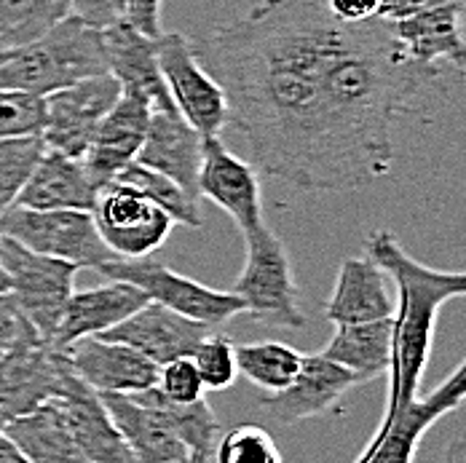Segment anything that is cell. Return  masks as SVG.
Wrapping results in <instances>:
<instances>
[{
    "label": "cell",
    "mask_w": 466,
    "mask_h": 463,
    "mask_svg": "<svg viewBox=\"0 0 466 463\" xmlns=\"http://www.w3.org/2000/svg\"><path fill=\"white\" fill-rule=\"evenodd\" d=\"M19 322H22V317H19L16 311L0 319V359H3L5 351L11 348V343H14L16 332H19Z\"/></svg>",
    "instance_id": "60d3db41"
},
{
    "label": "cell",
    "mask_w": 466,
    "mask_h": 463,
    "mask_svg": "<svg viewBox=\"0 0 466 463\" xmlns=\"http://www.w3.org/2000/svg\"><path fill=\"white\" fill-rule=\"evenodd\" d=\"M153 388L161 397H167L169 402H177V405L204 399V383H201L198 370H196L190 357H180V359H172V362L161 365L158 367V380H156Z\"/></svg>",
    "instance_id": "d590c367"
},
{
    "label": "cell",
    "mask_w": 466,
    "mask_h": 463,
    "mask_svg": "<svg viewBox=\"0 0 466 463\" xmlns=\"http://www.w3.org/2000/svg\"><path fill=\"white\" fill-rule=\"evenodd\" d=\"M161 11H164V0H127L124 22L147 38H158L164 33Z\"/></svg>",
    "instance_id": "74e56055"
},
{
    "label": "cell",
    "mask_w": 466,
    "mask_h": 463,
    "mask_svg": "<svg viewBox=\"0 0 466 463\" xmlns=\"http://www.w3.org/2000/svg\"><path fill=\"white\" fill-rule=\"evenodd\" d=\"M124 5L127 0H70V16L94 30H107L124 22Z\"/></svg>",
    "instance_id": "8d00e7d4"
},
{
    "label": "cell",
    "mask_w": 466,
    "mask_h": 463,
    "mask_svg": "<svg viewBox=\"0 0 466 463\" xmlns=\"http://www.w3.org/2000/svg\"><path fill=\"white\" fill-rule=\"evenodd\" d=\"M303 354L292 346L279 340H263V343H244L236 346V367L252 386H258L266 394L284 391L300 370Z\"/></svg>",
    "instance_id": "83f0119b"
},
{
    "label": "cell",
    "mask_w": 466,
    "mask_h": 463,
    "mask_svg": "<svg viewBox=\"0 0 466 463\" xmlns=\"http://www.w3.org/2000/svg\"><path fill=\"white\" fill-rule=\"evenodd\" d=\"M466 397V365L459 362L453 372L426 397H419L391 423L375 428L365 450L354 463H413L423 434L445 416L456 413Z\"/></svg>",
    "instance_id": "7c38bea8"
},
{
    "label": "cell",
    "mask_w": 466,
    "mask_h": 463,
    "mask_svg": "<svg viewBox=\"0 0 466 463\" xmlns=\"http://www.w3.org/2000/svg\"><path fill=\"white\" fill-rule=\"evenodd\" d=\"M44 121H46L44 96L0 89V142L41 137Z\"/></svg>",
    "instance_id": "836d02e7"
},
{
    "label": "cell",
    "mask_w": 466,
    "mask_h": 463,
    "mask_svg": "<svg viewBox=\"0 0 466 463\" xmlns=\"http://www.w3.org/2000/svg\"><path fill=\"white\" fill-rule=\"evenodd\" d=\"M73 372L96 394H140L156 386L158 365L129 346L84 337L65 348Z\"/></svg>",
    "instance_id": "e0dca14e"
},
{
    "label": "cell",
    "mask_w": 466,
    "mask_h": 463,
    "mask_svg": "<svg viewBox=\"0 0 466 463\" xmlns=\"http://www.w3.org/2000/svg\"><path fill=\"white\" fill-rule=\"evenodd\" d=\"M137 463H186L187 448L145 394H99Z\"/></svg>",
    "instance_id": "7402d4cb"
},
{
    "label": "cell",
    "mask_w": 466,
    "mask_h": 463,
    "mask_svg": "<svg viewBox=\"0 0 466 463\" xmlns=\"http://www.w3.org/2000/svg\"><path fill=\"white\" fill-rule=\"evenodd\" d=\"M156 59L175 110L201 139H215L231 124L228 99L220 84L198 62L193 44L183 33H161L156 38Z\"/></svg>",
    "instance_id": "52a82bcc"
},
{
    "label": "cell",
    "mask_w": 466,
    "mask_h": 463,
    "mask_svg": "<svg viewBox=\"0 0 466 463\" xmlns=\"http://www.w3.org/2000/svg\"><path fill=\"white\" fill-rule=\"evenodd\" d=\"M394 317L391 278L370 257H349L340 263L335 289L325 303V319L335 327L368 325Z\"/></svg>",
    "instance_id": "603a6c76"
},
{
    "label": "cell",
    "mask_w": 466,
    "mask_h": 463,
    "mask_svg": "<svg viewBox=\"0 0 466 463\" xmlns=\"http://www.w3.org/2000/svg\"><path fill=\"white\" fill-rule=\"evenodd\" d=\"M0 292H8V277H5L3 268H0Z\"/></svg>",
    "instance_id": "f6af8a7d"
},
{
    "label": "cell",
    "mask_w": 466,
    "mask_h": 463,
    "mask_svg": "<svg viewBox=\"0 0 466 463\" xmlns=\"http://www.w3.org/2000/svg\"><path fill=\"white\" fill-rule=\"evenodd\" d=\"M99 274L110 281H127L137 287L150 303H158L190 322L204 327L226 325L228 319L244 314V303L233 295L231 289H212L198 284L196 278H187L150 257L145 260H110Z\"/></svg>",
    "instance_id": "9c48e42d"
},
{
    "label": "cell",
    "mask_w": 466,
    "mask_h": 463,
    "mask_svg": "<svg viewBox=\"0 0 466 463\" xmlns=\"http://www.w3.org/2000/svg\"><path fill=\"white\" fill-rule=\"evenodd\" d=\"M209 329L212 327L190 322L158 303H147L140 311H135L129 319H124L121 325L113 327L110 332H105L99 337L110 340V343L129 346L161 367L172 359L190 357L196 351V346L209 335Z\"/></svg>",
    "instance_id": "ac0fdd59"
},
{
    "label": "cell",
    "mask_w": 466,
    "mask_h": 463,
    "mask_svg": "<svg viewBox=\"0 0 466 463\" xmlns=\"http://www.w3.org/2000/svg\"><path fill=\"white\" fill-rule=\"evenodd\" d=\"M65 418L76 445L89 463H137L132 448L116 428L102 397L92 391L76 372L65 375V383L54 399Z\"/></svg>",
    "instance_id": "2e32d148"
},
{
    "label": "cell",
    "mask_w": 466,
    "mask_h": 463,
    "mask_svg": "<svg viewBox=\"0 0 466 463\" xmlns=\"http://www.w3.org/2000/svg\"><path fill=\"white\" fill-rule=\"evenodd\" d=\"M201 153H204V139L187 126L175 107L150 113V124L137 153V164L177 183L193 201H198L196 183L201 169Z\"/></svg>",
    "instance_id": "44dd1931"
},
{
    "label": "cell",
    "mask_w": 466,
    "mask_h": 463,
    "mask_svg": "<svg viewBox=\"0 0 466 463\" xmlns=\"http://www.w3.org/2000/svg\"><path fill=\"white\" fill-rule=\"evenodd\" d=\"M215 463H281L274 437L255 423H241L215 442Z\"/></svg>",
    "instance_id": "d6a6232c"
},
{
    "label": "cell",
    "mask_w": 466,
    "mask_h": 463,
    "mask_svg": "<svg viewBox=\"0 0 466 463\" xmlns=\"http://www.w3.org/2000/svg\"><path fill=\"white\" fill-rule=\"evenodd\" d=\"M92 217L105 247L121 260L150 257L175 228L164 209L121 183H110L96 193Z\"/></svg>",
    "instance_id": "30bf717a"
},
{
    "label": "cell",
    "mask_w": 466,
    "mask_h": 463,
    "mask_svg": "<svg viewBox=\"0 0 466 463\" xmlns=\"http://www.w3.org/2000/svg\"><path fill=\"white\" fill-rule=\"evenodd\" d=\"M46 145L41 137L5 139L0 142V215L14 206L16 196L41 161Z\"/></svg>",
    "instance_id": "1f68e13d"
},
{
    "label": "cell",
    "mask_w": 466,
    "mask_h": 463,
    "mask_svg": "<svg viewBox=\"0 0 466 463\" xmlns=\"http://www.w3.org/2000/svg\"><path fill=\"white\" fill-rule=\"evenodd\" d=\"M378 3L380 0H327V8L340 25H365L378 19Z\"/></svg>",
    "instance_id": "f35d334b"
},
{
    "label": "cell",
    "mask_w": 466,
    "mask_h": 463,
    "mask_svg": "<svg viewBox=\"0 0 466 463\" xmlns=\"http://www.w3.org/2000/svg\"><path fill=\"white\" fill-rule=\"evenodd\" d=\"M0 463H27V458L19 453V448L5 437V431L0 428Z\"/></svg>",
    "instance_id": "b9f144b4"
},
{
    "label": "cell",
    "mask_w": 466,
    "mask_h": 463,
    "mask_svg": "<svg viewBox=\"0 0 466 463\" xmlns=\"http://www.w3.org/2000/svg\"><path fill=\"white\" fill-rule=\"evenodd\" d=\"M322 357L351 372L360 383L386 375L391 362V319L335 327Z\"/></svg>",
    "instance_id": "484cf974"
},
{
    "label": "cell",
    "mask_w": 466,
    "mask_h": 463,
    "mask_svg": "<svg viewBox=\"0 0 466 463\" xmlns=\"http://www.w3.org/2000/svg\"><path fill=\"white\" fill-rule=\"evenodd\" d=\"M354 386H360V380L349 370L332 365L322 354H303L295 380L279 394H268L263 410L281 423L319 418L338 408Z\"/></svg>",
    "instance_id": "d6986e66"
},
{
    "label": "cell",
    "mask_w": 466,
    "mask_h": 463,
    "mask_svg": "<svg viewBox=\"0 0 466 463\" xmlns=\"http://www.w3.org/2000/svg\"><path fill=\"white\" fill-rule=\"evenodd\" d=\"M70 362L25 319L0 359V428L56 399Z\"/></svg>",
    "instance_id": "8992f818"
},
{
    "label": "cell",
    "mask_w": 466,
    "mask_h": 463,
    "mask_svg": "<svg viewBox=\"0 0 466 463\" xmlns=\"http://www.w3.org/2000/svg\"><path fill=\"white\" fill-rule=\"evenodd\" d=\"M27 463H89L54 402L3 426Z\"/></svg>",
    "instance_id": "4316f807"
},
{
    "label": "cell",
    "mask_w": 466,
    "mask_h": 463,
    "mask_svg": "<svg viewBox=\"0 0 466 463\" xmlns=\"http://www.w3.org/2000/svg\"><path fill=\"white\" fill-rule=\"evenodd\" d=\"M99 187L94 186L81 158H70L54 150H44L33 175L16 196L14 206L54 212V209H76L92 212Z\"/></svg>",
    "instance_id": "d4e9b609"
},
{
    "label": "cell",
    "mask_w": 466,
    "mask_h": 463,
    "mask_svg": "<svg viewBox=\"0 0 466 463\" xmlns=\"http://www.w3.org/2000/svg\"><path fill=\"white\" fill-rule=\"evenodd\" d=\"M247 257L238 278L233 281V295L244 303V314L255 322L300 329L306 317L298 306V284L292 277L289 255L281 238L266 223L244 233Z\"/></svg>",
    "instance_id": "277c9868"
},
{
    "label": "cell",
    "mask_w": 466,
    "mask_h": 463,
    "mask_svg": "<svg viewBox=\"0 0 466 463\" xmlns=\"http://www.w3.org/2000/svg\"><path fill=\"white\" fill-rule=\"evenodd\" d=\"M116 183L135 187L147 201H153L158 209H164L175 220V226L180 223L186 228H201L198 201H193L186 190L177 183H172L169 177H164V175H158V172H153V169H147V166L135 161L118 175Z\"/></svg>",
    "instance_id": "4dcf8cb0"
},
{
    "label": "cell",
    "mask_w": 466,
    "mask_h": 463,
    "mask_svg": "<svg viewBox=\"0 0 466 463\" xmlns=\"http://www.w3.org/2000/svg\"><path fill=\"white\" fill-rule=\"evenodd\" d=\"M394 44L423 70L442 75V67L464 70V3L448 0L419 16L389 25Z\"/></svg>",
    "instance_id": "5bb4252c"
},
{
    "label": "cell",
    "mask_w": 466,
    "mask_h": 463,
    "mask_svg": "<svg viewBox=\"0 0 466 463\" xmlns=\"http://www.w3.org/2000/svg\"><path fill=\"white\" fill-rule=\"evenodd\" d=\"M442 3H448V0H380L378 3V19L386 25H397V22H405L410 16H419L434 5H442Z\"/></svg>",
    "instance_id": "ab89813d"
},
{
    "label": "cell",
    "mask_w": 466,
    "mask_h": 463,
    "mask_svg": "<svg viewBox=\"0 0 466 463\" xmlns=\"http://www.w3.org/2000/svg\"><path fill=\"white\" fill-rule=\"evenodd\" d=\"M196 187L198 198H209L212 204H218L241 233L266 223L258 169L231 153L220 137L204 139Z\"/></svg>",
    "instance_id": "4fadbf2b"
},
{
    "label": "cell",
    "mask_w": 466,
    "mask_h": 463,
    "mask_svg": "<svg viewBox=\"0 0 466 463\" xmlns=\"http://www.w3.org/2000/svg\"><path fill=\"white\" fill-rule=\"evenodd\" d=\"M198 377L204 383V391H226L231 388L238 377V367H236V346L226 335H207L196 351L190 354Z\"/></svg>",
    "instance_id": "e575fe53"
},
{
    "label": "cell",
    "mask_w": 466,
    "mask_h": 463,
    "mask_svg": "<svg viewBox=\"0 0 466 463\" xmlns=\"http://www.w3.org/2000/svg\"><path fill=\"white\" fill-rule=\"evenodd\" d=\"M0 236L14 238L38 255L65 260L78 271L81 268L96 271L105 263L118 260L99 238L92 212H76V209L35 212L25 206H8L0 215Z\"/></svg>",
    "instance_id": "ba28073f"
},
{
    "label": "cell",
    "mask_w": 466,
    "mask_h": 463,
    "mask_svg": "<svg viewBox=\"0 0 466 463\" xmlns=\"http://www.w3.org/2000/svg\"><path fill=\"white\" fill-rule=\"evenodd\" d=\"M147 303L150 300L140 289L127 281H107V284L92 287V289H76L70 295V300L65 303V311H62V319L54 332L51 346L65 351L76 340L99 337V335L110 332L113 327L121 325L124 319H129L135 311H140Z\"/></svg>",
    "instance_id": "ffe728a7"
},
{
    "label": "cell",
    "mask_w": 466,
    "mask_h": 463,
    "mask_svg": "<svg viewBox=\"0 0 466 463\" xmlns=\"http://www.w3.org/2000/svg\"><path fill=\"white\" fill-rule=\"evenodd\" d=\"M118 96H121V84L113 75L86 78L62 92L44 96L46 121L41 139L46 150L70 158H84L102 118L113 110Z\"/></svg>",
    "instance_id": "8fae6325"
},
{
    "label": "cell",
    "mask_w": 466,
    "mask_h": 463,
    "mask_svg": "<svg viewBox=\"0 0 466 463\" xmlns=\"http://www.w3.org/2000/svg\"><path fill=\"white\" fill-rule=\"evenodd\" d=\"M327 0H260L193 44L228 99L252 166L300 190H349L389 175L335 113L322 59L338 30Z\"/></svg>",
    "instance_id": "6da1fadb"
},
{
    "label": "cell",
    "mask_w": 466,
    "mask_h": 463,
    "mask_svg": "<svg viewBox=\"0 0 466 463\" xmlns=\"http://www.w3.org/2000/svg\"><path fill=\"white\" fill-rule=\"evenodd\" d=\"M0 268L8 277V295L16 314L51 343L65 303L76 292L78 268L65 260L38 255L5 236H0Z\"/></svg>",
    "instance_id": "5b68a950"
},
{
    "label": "cell",
    "mask_w": 466,
    "mask_h": 463,
    "mask_svg": "<svg viewBox=\"0 0 466 463\" xmlns=\"http://www.w3.org/2000/svg\"><path fill=\"white\" fill-rule=\"evenodd\" d=\"M459 3H466V0H459Z\"/></svg>",
    "instance_id": "c3c4849f"
},
{
    "label": "cell",
    "mask_w": 466,
    "mask_h": 463,
    "mask_svg": "<svg viewBox=\"0 0 466 463\" xmlns=\"http://www.w3.org/2000/svg\"><path fill=\"white\" fill-rule=\"evenodd\" d=\"M102 48H105L107 75H113L121 84V92H132L147 99L153 110L175 107L158 70L156 38L142 35L127 22H118L102 30Z\"/></svg>",
    "instance_id": "cb8c5ba5"
},
{
    "label": "cell",
    "mask_w": 466,
    "mask_h": 463,
    "mask_svg": "<svg viewBox=\"0 0 466 463\" xmlns=\"http://www.w3.org/2000/svg\"><path fill=\"white\" fill-rule=\"evenodd\" d=\"M65 16L70 0H0V33L11 48L41 38Z\"/></svg>",
    "instance_id": "f546056e"
},
{
    "label": "cell",
    "mask_w": 466,
    "mask_h": 463,
    "mask_svg": "<svg viewBox=\"0 0 466 463\" xmlns=\"http://www.w3.org/2000/svg\"><path fill=\"white\" fill-rule=\"evenodd\" d=\"M96 75H107L102 30L76 16H65L30 44L0 51V89L48 96Z\"/></svg>",
    "instance_id": "3957f363"
},
{
    "label": "cell",
    "mask_w": 466,
    "mask_h": 463,
    "mask_svg": "<svg viewBox=\"0 0 466 463\" xmlns=\"http://www.w3.org/2000/svg\"><path fill=\"white\" fill-rule=\"evenodd\" d=\"M16 308H14V300H11V295L8 292H0V319L3 317H8V314H14Z\"/></svg>",
    "instance_id": "ee69618b"
},
{
    "label": "cell",
    "mask_w": 466,
    "mask_h": 463,
    "mask_svg": "<svg viewBox=\"0 0 466 463\" xmlns=\"http://www.w3.org/2000/svg\"><path fill=\"white\" fill-rule=\"evenodd\" d=\"M153 107L137 94L121 92L113 110L102 118L86 156L81 158L99 190L118 180V175L137 161Z\"/></svg>",
    "instance_id": "9a60e30c"
},
{
    "label": "cell",
    "mask_w": 466,
    "mask_h": 463,
    "mask_svg": "<svg viewBox=\"0 0 466 463\" xmlns=\"http://www.w3.org/2000/svg\"><path fill=\"white\" fill-rule=\"evenodd\" d=\"M442 463H466V439L464 434H456L445 450V458Z\"/></svg>",
    "instance_id": "7bdbcfd3"
},
{
    "label": "cell",
    "mask_w": 466,
    "mask_h": 463,
    "mask_svg": "<svg viewBox=\"0 0 466 463\" xmlns=\"http://www.w3.org/2000/svg\"><path fill=\"white\" fill-rule=\"evenodd\" d=\"M186 463H209V456H187Z\"/></svg>",
    "instance_id": "bcb514c9"
},
{
    "label": "cell",
    "mask_w": 466,
    "mask_h": 463,
    "mask_svg": "<svg viewBox=\"0 0 466 463\" xmlns=\"http://www.w3.org/2000/svg\"><path fill=\"white\" fill-rule=\"evenodd\" d=\"M142 394L172 423V428L177 431V437L187 448V456H209L212 453V448L220 437V423L207 399L177 405V402H169L167 397H161L156 388H147Z\"/></svg>",
    "instance_id": "f1b7e54d"
},
{
    "label": "cell",
    "mask_w": 466,
    "mask_h": 463,
    "mask_svg": "<svg viewBox=\"0 0 466 463\" xmlns=\"http://www.w3.org/2000/svg\"><path fill=\"white\" fill-rule=\"evenodd\" d=\"M368 257L397 287L391 317V362L389 391L380 426L391 423L419 399L420 377L426 372L440 308L466 292L464 271L429 268L410 257L389 231L378 228L368 236Z\"/></svg>",
    "instance_id": "7a4b0ae2"
},
{
    "label": "cell",
    "mask_w": 466,
    "mask_h": 463,
    "mask_svg": "<svg viewBox=\"0 0 466 463\" xmlns=\"http://www.w3.org/2000/svg\"><path fill=\"white\" fill-rule=\"evenodd\" d=\"M5 48H11V46H8V41L3 38V33H0V51H5Z\"/></svg>",
    "instance_id": "7dc6e473"
}]
</instances>
